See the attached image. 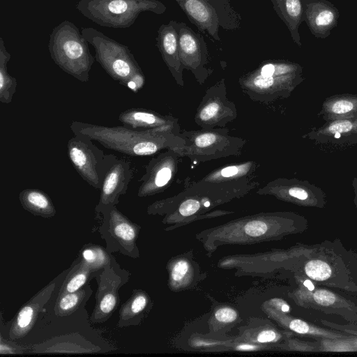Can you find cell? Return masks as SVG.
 I'll list each match as a JSON object with an SVG mask.
<instances>
[{"instance_id": "1", "label": "cell", "mask_w": 357, "mask_h": 357, "mask_svg": "<svg viewBox=\"0 0 357 357\" xmlns=\"http://www.w3.org/2000/svg\"><path fill=\"white\" fill-rule=\"evenodd\" d=\"M73 135L98 142L104 147L130 156L151 155L164 147L160 130H136L124 126H107L74 121L70 124Z\"/></svg>"}, {"instance_id": "2", "label": "cell", "mask_w": 357, "mask_h": 357, "mask_svg": "<svg viewBox=\"0 0 357 357\" xmlns=\"http://www.w3.org/2000/svg\"><path fill=\"white\" fill-rule=\"evenodd\" d=\"M81 32L94 48L96 61L114 80L135 92L143 86V72L127 45L93 27Z\"/></svg>"}, {"instance_id": "3", "label": "cell", "mask_w": 357, "mask_h": 357, "mask_svg": "<svg viewBox=\"0 0 357 357\" xmlns=\"http://www.w3.org/2000/svg\"><path fill=\"white\" fill-rule=\"evenodd\" d=\"M48 50L54 63L63 71L81 82L89 81L96 59L88 41L73 22L66 20L53 28Z\"/></svg>"}, {"instance_id": "4", "label": "cell", "mask_w": 357, "mask_h": 357, "mask_svg": "<svg viewBox=\"0 0 357 357\" xmlns=\"http://www.w3.org/2000/svg\"><path fill=\"white\" fill-rule=\"evenodd\" d=\"M75 8L98 25L114 29L130 27L143 12L161 15L167 9L158 0H79Z\"/></svg>"}, {"instance_id": "5", "label": "cell", "mask_w": 357, "mask_h": 357, "mask_svg": "<svg viewBox=\"0 0 357 357\" xmlns=\"http://www.w3.org/2000/svg\"><path fill=\"white\" fill-rule=\"evenodd\" d=\"M200 31L220 41L219 29L237 30L242 17L230 0H174Z\"/></svg>"}, {"instance_id": "6", "label": "cell", "mask_w": 357, "mask_h": 357, "mask_svg": "<svg viewBox=\"0 0 357 357\" xmlns=\"http://www.w3.org/2000/svg\"><path fill=\"white\" fill-rule=\"evenodd\" d=\"M68 158L77 174L88 184L100 190L105 174L118 158L105 153L89 138L74 135L67 143Z\"/></svg>"}, {"instance_id": "7", "label": "cell", "mask_w": 357, "mask_h": 357, "mask_svg": "<svg viewBox=\"0 0 357 357\" xmlns=\"http://www.w3.org/2000/svg\"><path fill=\"white\" fill-rule=\"evenodd\" d=\"M102 222L99 227L101 237L109 252H118L132 258L139 257L136 241L139 227L121 213L116 206L102 210Z\"/></svg>"}, {"instance_id": "8", "label": "cell", "mask_w": 357, "mask_h": 357, "mask_svg": "<svg viewBox=\"0 0 357 357\" xmlns=\"http://www.w3.org/2000/svg\"><path fill=\"white\" fill-rule=\"evenodd\" d=\"M129 272L120 268L119 266H108L96 275L98 289L96 294V305L90 321L92 324H102L112 315L120 299L119 289L129 280Z\"/></svg>"}, {"instance_id": "9", "label": "cell", "mask_w": 357, "mask_h": 357, "mask_svg": "<svg viewBox=\"0 0 357 357\" xmlns=\"http://www.w3.org/2000/svg\"><path fill=\"white\" fill-rule=\"evenodd\" d=\"M178 31L179 56L183 68L190 70L197 77L204 76L207 70L208 49L203 36L185 22L172 20Z\"/></svg>"}, {"instance_id": "10", "label": "cell", "mask_w": 357, "mask_h": 357, "mask_svg": "<svg viewBox=\"0 0 357 357\" xmlns=\"http://www.w3.org/2000/svg\"><path fill=\"white\" fill-rule=\"evenodd\" d=\"M132 177L130 161L117 158L105 176L96 212L100 213L105 208L116 206L120 197L127 192Z\"/></svg>"}, {"instance_id": "11", "label": "cell", "mask_w": 357, "mask_h": 357, "mask_svg": "<svg viewBox=\"0 0 357 357\" xmlns=\"http://www.w3.org/2000/svg\"><path fill=\"white\" fill-rule=\"evenodd\" d=\"M303 21L317 38L328 37L338 22L340 12L328 0H303Z\"/></svg>"}, {"instance_id": "12", "label": "cell", "mask_w": 357, "mask_h": 357, "mask_svg": "<svg viewBox=\"0 0 357 357\" xmlns=\"http://www.w3.org/2000/svg\"><path fill=\"white\" fill-rule=\"evenodd\" d=\"M59 278V276L47 284L22 306L11 323L8 334L10 339H20L31 330L40 310L49 301L56 287Z\"/></svg>"}, {"instance_id": "13", "label": "cell", "mask_w": 357, "mask_h": 357, "mask_svg": "<svg viewBox=\"0 0 357 357\" xmlns=\"http://www.w3.org/2000/svg\"><path fill=\"white\" fill-rule=\"evenodd\" d=\"M156 46L171 73L175 77L180 78L183 68L179 56L178 36L172 20L159 27Z\"/></svg>"}, {"instance_id": "14", "label": "cell", "mask_w": 357, "mask_h": 357, "mask_svg": "<svg viewBox=\"0 0 357 357\" xmlns=\"http://www.w3.org/2000/svg\"><path fill=\"white\" fill-rule=\"evenodd\" d=\"M273 9L288 29L291 39L298 47L302 46L299 33L303 21V0H271Z\"/></svg>"}, {"instance_id": "15", "label": "cell", "mask_w": 357, "mask_h": 357, "mask_svg": "<svg viewBox=\"0 0 357 357\" xmlns=\"http://www.w3.org/2000/svg\"><path fill=\"white\" fill-rule=\"evenodd\" d=\"M19 200L22 208L31 214L44 218H50L56 215V208L49 195L38 188H26L19 194Z\"/></svg>"}, {"instance_id": "16", "label": "cell", "mask_w": 357, "mask_h": 357, "mask_svg": "<svg viewBox=\"0 0 357 357\" xmlns=\"http://www.w3.org/2000/svg\"><path fill=\"white\" fill-rule=\"evenodd\" d=\"M148 295L140 289H135L119 310L117 327L124 328L139 324L149 305Z\"/></svg>"}, {"instance_id": "17", "label": "cell", "mask_w": 357, "mask_h": 357, "mask_svg": "<svg viewBox=\"0 0 357 357\" xmlns=\"http://www.w3.org/2000/svg\"><path fill=\"white\" fill-rule=\"evenodd\" d=\"M74 336H63L50 341V345L45 343L36 347L35 352L38 353H95L100 348L86 341L79 336L73 339Z\"/></svg>"}, {"instance_id": "18", "label": "cell", "mask_w": 357, "mask_h": 357, "mask_svg": "<svg viewBox=\"0 0 357 357\" xmlns=\"http://www.w3.org/2000/svg\"><path fill=\"white\" fill-rule=\"evenodd\" d=\"M119 121L124 126L136 130H159V127L165 123V121L157 114L140 108H130L122 112L119 116Z\"/></svg>"}, {"instance_id": "19", "label": "cell", "mask_w": 357, "mask_h": 357, "mask_svg": "<svg viewBox=\"0 0 357 357\" xmlns=\"http://www.w3.org/2000/svg\"><path fill=\"white\" fill-rule=\"evenodd\" d=\"M98 273H95L90 266L80 257L75 261L73 266L68 271L58 294L74 292L85 285L92 277Z\"/></svg>"}, {"instance_id": "20", "label": "cell", "mask_w": 357, "mask_h": 357, "mask_svg": "<svg viewBox=\"0 0 357 357\" xmlns=\"http://www.w3.org/2000/svg\"><path fill=\"white\" fill-rule=\"evenodd\" d=\"M11 54L7 51L3 38H0V101L10 103L17 90V79L8 72Z\"/></svg>"}, {"instance_id": "21", "label": "cell", "mask_w": 357, "mask_h": 357, "mask_svg": "<svg viewBox=\"0 0 357 357\" xmlns=\"http://www.w3.org/2000/svg\"><path fill=\"white\" fill-rule=\"evenodd\" d=\"M79 257L96 273H100L108 266L118 264L112 255L103 247L95 244H86L80 250Z\"/></svg>"}, {"instance_id": "22", "label": "cell", "mask_w": 357, "mask_h": 357, "mask_svg": "<svg viewBox=\"0 0 357 357\" xmlns=\"http://www.w3.org/2000/svg\"><path fill=\"white\" fill-rule=\"evenodd\" d=\"M91 291L90 287L86 285L74 292L58 294L54 305L55 314L57 317H66L73 314Z\"/></svg>"}, {"instance_id": "23", "label": "cell", "mask_w": 357, "mask_h": 357, "mask_svg": "<svg viewBox=\"0 0 357 357\" xmlns=\"http://www.w3.org/2000/svg\"><path fill=\"white\" fill-rule=\"evenodd\" d=\"M305 272L309 278L317 281L325 280L331 275L330 266L321 260L307 262L305 266Z\"/></svg>"}, {"instance_id": "24", "label": "cell", "mask_w": 357, "mask_h": 357, "mask_svg": "<svg viewBox=\"0 0 357 357\" xmlns=\"http://www.w3.org/2000/svg\"><path fill=\"white\" fill-rule=\"evenodd\" d=\"M245 232L252 236H259L266 233L268 225L263 221L255 220L245 225Z\"/></svg>"}, {"instance_id": "25", "label": "cell", "mask_w": 357, "mask_h": 357, "mask_svg": "<svg viewBox=\"0 0 357 357\" xmlns=\"http://www.w3.org/2000/svg\"><path fill=\"white\" fill-rule=\"evenodd\" d=\"M314 301L324 306H328L332 305L335 301V295L327 290L319 289L314 292L313 295Z\"/></svg>"}, {"instance_id": "26", "label": "cell", "mask_w": 357, "mask_h": 357, "mask_svg": "<svg viewBox=\"0 0 357 357\" xmlns=\"http://www.w3.org/2000/svg\"><path fill=\"white\" fill-rule=\"evenodd\" d=\"M200 207V204L195 199H188L183 202L179 207V213L183 216H190L195 213Z\"/></svg>"}, {"instance_id": "27", "label": "cell", "mask_w": 357, "mask_h": 357, "mask_svg": "<svg viewBox=\"0 0 357 357\" xmlns=\"http://www.w3.org/2000/svg\"><path fill=\"white\" fill-rule=\"evenodd\" d=\"M216 319L221 322H231L237 317L236 312L229 307L218 310L215 314Z\"/></svg>"}, {"instance_id": "28", "label": "cell", "mask_w": 357, "mask_h": 357, "mask_svg": "<svg viewBox=\"0 0 357 357\" xmlns=\"http://www.w3.org/2000/svg\"><path fill=\"white\" fill-rule=\"evenodd\" d=\"M189 266L185 261H179L172 271V278L174 281L181 280L188 271Z\"/></svg>"}, {"instance_id": "29", "label": "cell", "mask_w": 357, "mask_h": 357, "mask_svg": "<svg viewBox=\"0 0 357 357\" xmlns=\"http://www.w3.org/2000/svg\"><path fill=\"white\" fill-rule=\"evenodd\" d=\"M0 353L1 354H22V349L18 345H16L12 342H8L5 341L3 337H1L0 343Z\"/></svg>"}, {"instance_id": "30", "label": "cell", "mask_w": 357, "mask_h": 357, "mask_svg": "<svg viewBox=\"0 0 357 357\" xmlns=\"http://www.w3.org/2000/svg\"><path fill=\"white\" fill-rule=\"evenodd\" d=\"M353 109L351 102L344 100H339L333 105L332 111L335 114H344L350 112Z\"/></svg>"}, {"instance_id": "31", "label": "cell", "mask_w": 357, "mask_h": 357, "mask_svg": "<svg viewBox=\"0 0 357 357\" xmlns=\"http://www.w3.org/2000/svg\"><path fill=\"white\" fill-rule=\"evenodd\" d=\"M351 128L352 123L349 121H344L331 125L328 128V131L333 134L335 132L343 133L350 131Z\"/></svg>"}, {"instance_id": "32", "label": "cell", "mask_w": 357, "mask_h": 357, "mask_svg": "<svg viewBox=\"0 0 357 357\" xmlns=\"http://www.w3.org/2000/svg\"><path fill=\"white\" fill-rule=\"evenodd\" d=\"M291 330L301 334H304L308 332L309 326L307 323L301 319H294L289 324Z\"/></svg>"}, {"instance_id": "33", "label": "cell", "mask_w": 357, "mask_h": 357, "mask_svg": "<svg viewBox=\"0 0 357 357\" xmlns=\"http://www.w3.org/2000/svg\"><path fill=\"white\" fill-rule=\"evenodd\" d=\"M277 338V334L273 331L271 330L264 331L261 332L257 337V340L259 342H270L275 341V340Z\"/></svg>"}, {"instance_id": "34", "label": "cell", "mask_w": 357, "mask_h": 357, "mask_svg": "<svg viewBox=\"0 0 357 357\" xmlns=\"http://www.w3.org/2000/svg\"><path fill=\"white\" fill-rule=\"evenodd\" d=\"M289 194L298 199L304 200L307 198V192L300 188H292L289 190Z\"/></svg>"}, {"instance_id": "35", "label": "cell", "mask_w": 357, "mask_h": 357, "mask_svg": "<svg viewBox=\"0 0 357 357\" xmlns=\"http://www.w3.org/2000/svg\"><path fill=\"white\" fill-rule=\"evenodd\" d=\"M241 168L238 166H229L223 168L220 172V175L222 177H230L238 174Z\"/></svg>"}, {"instance_id": "36", "label": "cell", "mask_w": 357, "mask_h": 357, "mask_svg": "<svg viewBox=\"0 0 357 357\" xmlns=\"http://www.w3.org/2000/svg\"><path fill=\"white\" fill-rule=\"evenodd\" d=\"M237 349L243 351H251L255 350L256 349V347L250 344H243L238 346Z\"/></svg>"}, {"instance_id": "37", "label": "cell", "mask_w": 357, "mask_h": 357, "mask_svg": "<svg viewBox=\"0 0 357 357\" xmlns=\"http://www.w3.org/2000/svg\"><path fill=\"white\" fill-rule=\"evenodd\" d=\"M303 284L310 290V291H312L314 290V287L312 284V282L309 280H306L304 281L303 282Z\"/></svg>"}, {"instance_id": "38", "label": "cell", "mask_w": 357, "mask_h": 357, "mask_svg": "<svg viewBox=\"0 0 357 357\" xmlns=\"http://www.w3.org/2000/svg\"><path fill=\"white\" fill-rule=\"evenodd\" d=\"M281 310L283 311V312H289V307L288 305H286V304H284L282 305L281 307Z\"/></svg>"}, {"instance_id": "39", "label": "cell", "mask_w": 357, "mask_h": 357, "mask_svg": "<svg viewBox=\"0 0 357 357\" xmlns=\"http://www.w3.org/2000/svg\"><path fill=\"white\" fill-rule=\"evenodd\" d=\"M340 137H341V133H340V132H335V138L337 139V138H340Z\"/></svg>"}, {"instance_id": "40", "label": "cell", "mask_w": 357, "mask_h": 357, "mask_svg": "<svg viewBox=\"0 0 357 357\" xmlns=\"http://www.w3.org/2000/svg\"><path fill=\"white\" fill-rule=\"evenodd\" d=\"M204 206H206V207L209 206H210V202H204Z\"/></svg>"}]
</instances>
